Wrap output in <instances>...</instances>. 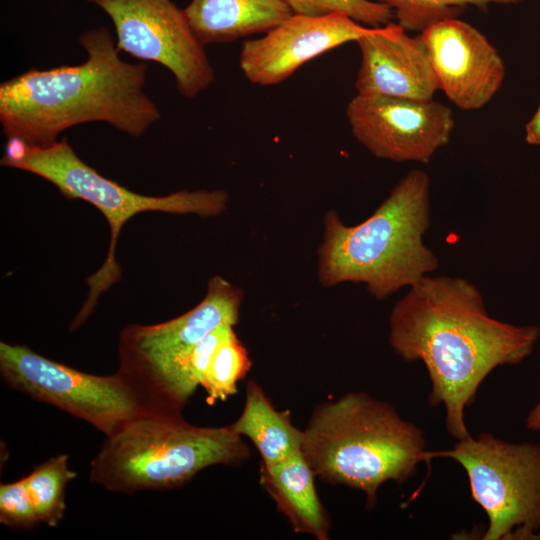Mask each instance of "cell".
Returning a JSON list of instances; mask_svg holds the SVG:
<instances>
[{
	"label": "cell",
	"instance_id": "1",
	"mask_svg": "<svg viewBox=\"0 0 540 540\" xmlns=\"http://www.w3.org/2000/svg\"><path fill=\"white\" fill-rule=\"evenodd\" d=\"M540 337L535 325L489 316L480 291L458 277L425 276L410 287L389 317V344L404 361H422L431 383L428 402L445 409L447 432L470 436L465 409L498 366L518 364Z\"/></svg>",
	"mask_w": 540,
	"mask_h": 540
},
{
	"label": "cell",
	"instance_id": "2",
	"mask_svg": "<svg viewBox=\"0 0 540 540\" xmlns=\"http://www.w3.org/2000/svg\"><path fill=\"white\" fill-rule=\"evenodd\" d=\"M78 42L85 62L33 67L0 84V123L8 140L44 147L66 129L89 122L140 137L160 119L144 89L146 64L124 61L107 27L84 31Z\"/></svg>",
	"mask_w": 540,
	"mask_h": 540
},
{
	"label": "cell",
	"instance_id": "3",
	"mask_svg": "<svg viewBox=\"0 0 540 540\" xmlns=\"http://www.w3.org/2000/svg\"><path fill=\"white\" fill-rule=\"evenodd\" d=\"M430 225V180L406 174L366 220L348 226L335 210L323 221L317 277L324 287L363 283L377 300L413 286L438 267L423 242Z\"/></svg>",
	"mask_w": 540,
	"mask_h": 540
},
{
	"label": "cell",
	"instance_id": "4",
	"mask_svg": "<svg viewBox=\"0 0 540 540\" xmlns=\"http://www.w3.org/2000/svg\"><path fill=\"white\" fill-rule=\"evenodd\" d=\"M302 432L301 452L315 476L363 492L370 509L384 483L402 484L433 459L419 426L361 391L319 404Z\"/></svg>",
	"mask_w": 540,
	"mask_h": 540
},
{
	"label": "cell",
	"instance_id": "5",
	"mask_svg": "<svg viewBox=\"0 0 540 540\" xmlns=\"http://www.w3.org/2000/svg\"><path fill=\"white\" fill-rule=\"evenodd\" d=\"M250 457L243 437L229 425L203 427L177 411H155L106 437L90 464V481L132 494L182 487L201 470L237 466Z\"/></svg>",
	"mask_w": 540,
	"mask_h": 540
},
{
	"label": "cell",
	"instance_id": "6",
	"mask_svg": "<svg viewBox=\"0 0 540 540\" xmlns=\"http://www.w3.org/2000/svg\"><path fill=\"white\" fill-rule=\"evenodd\" d=\"M0 162L49 181L68 199L87 201L100 210L109 223L111 239L107 257L100 269L86 279L89 293L71 323V331L78 329L92 314L101 293L120 279L115 251L120 230L130 218L145 211L217 216L226 209L229 200L228 194L220 189L181 190L159 197L135 193L82 161L65 136L44 147L8 140Z\"/></svg>",
	"mask_w": 540,
	"mask_h": 540
},
{
	"label": "cell",
	"instance_id": "7",
	"mask_svg": "<svg viewBox=\"0 0 540 540\" xmlns=\"http://www.w3.org/2000/svg\"><path fill=\"white\" fill-rule=\"evenodd\" d=\"M242 298L238 287L215 276L201 302L184 314L155 325L123 328L117 372L155 408L181 412L196 391L188 375L191 351L218 326L238 323Z\"/></svg>",
	"mask_w": 540,
	"mask_h": 540
},
{
	"label": "cell",
	"instance_id": "8",
	"mask_svg": "<svg viewBox=\"0 0 540 540\" xmlns=\"http://www.w3.org/2000/svg\"><path fill=\"white\" fill-rule=\"evenodd\" d=\"M436 457L451 458L465 470L471 496L488 518L482 539H540V443L486 432L432 451Z\"/></svg>",
	"mask_w": 540,
	"mask_h": 540
},
{
	"label": "cell",
	"instance_id": "9",
	"mask_svg": "<svg viewBox=\"0 0 540 540\" xmlns=\"http://www.w3.org/2000/svg\"><path fill=\"white\" fill-rule=\"evenodd\" d=\"M0 374L12 389L86 421L106 437L142 415L163 411L119 372L86 373L24 345L0 343Z\"/></svg>",
	"mask_w": 540,
	"mask_h": 540
},
{
	"label": "cell",
	"instance_id": "10",
	"mask_svg": "<svg viewBox=\"0 0 540 540\" xmlns=\"http://www.w3.org/2000/svg\"><path fill=\"white\" fill-rule=\"evenodd\" d=\"M86 1L110 17L120 52L167 68L185 98L193 99L213 84L215 72L205 46L172 0Z\"/></svg>",
	"mask_w": 540,
	"mask_h": 540
},
{
	"label": "cell",
	"instance_id": "11",
	"mask_svg": "<svg viewBox=\"0 0 540 540\" xmlns=\"http://www.w3.org/2000/svg\"><path fill=\"white\" fill-rule=\"evenodd\" d=\"M346 116L357 141L372 155L396 162L428 163L448 144L454 129L449 107L431 100H415L357 93Z\"/></svg>",
	"mask_w": 540,
	"mask_h": 540
},
{
	"label": "cell",
	"instance_id": "12",
	"mask_svg": "<svg viewBox=\"0 0 540 540\" xmlns=\"http://www.w3.org/2000/svg\"><path fill=\"white\" fill-rule=\"evenodd\" d=\"M370 30L342 12L320 16L293 13L264 36L243 43L240 69L253 84L276 85L306 62L347 42H356Z\"/></svg>",
	"mask_w": 540,
	"mask_h": 540
},
{
	"label": "cell",
	"instance_id": "13",
	"mask_svg": "<svg viewBox=\"0 0 540 540\" xmlns=\"http://www.w3.org/2000/svg\"><path fill=\"white\" fill-rule=\"evenodd\" d=\"M420 37L439 90L459 109H480L501 88L504 62L475 27L457 18L445 19L429 26Z\"/></svg>",
	"mask_w": 540,
	"mask_h": 540
},
{
	"label": "cell",
	"instance_id": "14",
	"mask_svg": "<svg viewBox=\"0 0 540 540\" xmlns=\"http://www.w3.org/2000/svg\"><path fill=\"white\" fill-rule=\"evenodd\" d=\"M356 42L361 52L357 93L431 100L439 90L420 34L411 37L398 23L388 22L371 27Z\"/></svg>",
	"mask_w": 540,
	"mask_h": 540
},
{
	"label": "cell",
	"instance_id": "15",
	"mask_svg": "<svg viewBox=\"0 0 540 540\" xmlns=\"http://www.w3.org/2000/svg\"><path fill=\"white\" fill-rule=\"evenodd\" d=\"M315 477L301 450L274 465L260 463V484L292 530L328 540L331 522L318 496Z\"/></svg>",
	"mask_w": 540,
	"mask_h": 540
},
{
	"label": "cell",
	"instance_id": "16",
	"mask_svg": "<svg viewBox=\"0 0 540 540\" xmlns=\"http://www.w3.org/2000/svg\"><path fill=\"white\" fill-rule=\"evenodd\" d=\"M183 10L204 46L265 33L293 14L284 0H191Z\"/></svg>",
	"mask_w": 540,
	"mask_h": 540
},
{
	"label": "cell",
	"instance_id": "17",
	"mask_svg": "<svg viewBox=\"0 0 540 540\" xmlns=\"http://www.w3.org/2000/svg\"><path fill=\"white\" fill-rule=\"evenodd\" d=\"M230 426L254 444L261 464H277L301 450L302 430L294 426L288 410L274 407L255 380L247 382L242 412Z\"/></svg>",
	"mask_w": 540,
	"mask_h": 540
},
{
	"label": "cell",
	"instance_id": "18",
	"mask_svg": "<svg viewBox=\"0 0 540 540\" xmlns=\"http://www.w3.org/2000/svg\"><path fill=\"white\" fill-rule=\"evenodd\" d=\"M68 461L67 454L50 457L24 477L37 519L49 527L58 526L64 518L65 488L77 477Z\"/></svg>",
	"mask_w": 540,
	"mask_h": 540
},
{
	"label": "cell",
	"instance_id": "19",
	"mask_svg": "<svg viewBox=\"0 0 540 540\" xmlns=\"http://www.w3.org/2000/svg\"><path fill=\"white\" fill-rule=\"evenodd\" d=\"M251 367L248 352L234 328L215 349L205 371L201 386L210 404L226 400L237 392V384Z\"/></svg>",
	"mask_w": 540,
	"mask_h": 540
},
{
	"label": "cell",
	"instance_id": "20",
	"mask_svg": "<svg viewBox=\"0 0 540 540\" xmlns=\"http://www.w3.org/2000/svg\"><path fill=\"white\" fill-rule=\"evenodd\" d=\"M387 5L406 31L423 32L432 24L456 18L468 5L486 10L492 3L519 4L524 0H376Z\"/></svg>",
	"mask_w": 540,
	"mask_h": 540
},
{
	"label": "cell",
	"instance_id": "21",
	"mask_svg": "<svg viewBox=\"0 0 540 540\" xmlns=\"http://www.w3.org/2000/svg\"><path fill=\"white\" fill-rule=\"evenodd\" d=\"M294 14L320 16L342 12L371 27L390 22L392 10L385 4L371 0H284Z\"/></svg>",
	"mask_w": 540,
	"mask_h": 540
},
{
	"label": "cell",
	"instance_id": "22",
	"mask_svg": "<svg viewBox=\"0 0 540 540\" xmlns=\"http://www.w3.org/2000/svg\"><path fill=\"white\" fill-rule=\"evenodd\" d=\"M0 523L16 530H29L40 524L24 477L0 485Z\"/></svg>",
	"mask_w": 540,
	"mask_h": 540
},
{
	"label": "cell",
	"instance_id": "23",
	"mask_svg": "<svg viewBox=\"0 0 540 540\" xmlns=\"http://www.w3.org/2000/svg\"><path fill=\"white\" fill-rule=\"evenodd\" d=\"M526 141L531 145L540 146V105L534 116L526 124Z\"/></svg>",
	"mask_w": 540,
	"mask_h": 540
},
{
	"label": "cell",
	"instance_id": "24",
	"mask_svg": "<svg viewBox=\"0 0 540 540\" xmlns=\"http://www.w3.org/2000/svg\"><path fill=\"white\" fill-rule=\"evenodd\" d=\"M525 426L528 430L540 432V400L527 414Z\"/></svg>",
	"mask_w": 540,
	"mask_h": 540
}]
</instances>
